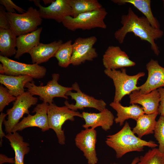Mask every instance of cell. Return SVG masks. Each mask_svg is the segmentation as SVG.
I'll use <instances>...</instances> for the list:
<instances>
[{"label":"cell","mask_w":164,"mask_h":164,"mask_svg":"<svg viewBox=\"0 0 164 164\" xmlns=\"http://www.w3.org/2000/svg\"><path fill=\"white\" fill-rule=\"evenodd\" d=\"M114 3L119 5L130 4L140 11L149 20L154 28L160 29V24L154 16L151 9L150 0H112Z\"/></svg>","instance_id":"obj_26"},{"label":"cell","mask_w":164,"mask_h":164,"mask_svg":"<svg viewBox=\"0 0 164 164\" xmlns=\"http://www.w3.org/2000/svg\"><path fill=\"white\" fill-rule=\"evenodd\" d=\"M59 74L54 73L52 74V79L45 86H37L33 81L27 83L25 87L33 96H39L43 102L49 104L53 103V99L55 97L68 99L66 94L68 91L73 90V88L64 87L59 84Z\"/></svg>","instance_id":"obj_6"},{"label":"cell","mask_w":164,"mask_h":164,"mask_svg":"<svg viewBox=\"0 0 164 164\" xmlns=\"http://www.w3.org/2000/svg\"><path fill=\"white\" fill-rule=\"evenodd\" d=\"M103 63L105 69H122L134 66L135 62L118 46H108L103 55Z\"/></svg>","instance_id":"obj_15"},{"label":"cell","mask_w":164,"mask_h":164,"mask_svg":"<svg viewBox=\"0 0 164 164\" xmlns=\"http://www.w3.org/2000/svg\"><path fill=\"white\" fill-rule=\"evenodd\" d=\"M38 101V98L28 91L16 97L13 106L7 110V120L3 123L7 133H12L14 127L24 115L29 114V109L36 104Z\"/></svg>","instance_id":"obj_8"},{"label":"cell","mask_w":164,"mask_h":164,"mask_svg":"<svg viewBox=\"0 0 164 164\" xmlns=\"http://www.w3.org/2000/svg\"><path fill=\"white\" fill-rule=\"evenodd\" d=\"M49 104L43 102L37 105L32 112H35L33 115L29 114L24 117L14 127L12 133L22 131L28 127H37L44 132L48 130L47 111Z\"/></svg>","instance_id":"obj_13"},{"label":"cell","mask_w":164,"mask_h":164,"mask_svg":"<svg viewBox=\"0 0 164 164\" xmlns=\"http://www.w3.org/2000/svg\"><path fill=\"white\" fill-rule=\"evenodd\" d=\"M5 163H9L12 164H15V159L9 158L6 156L2 154H0V164H2Z\"/></svg>","instance_id":"obj_36"},{"label":"cell","mask_w":164,"mask_h":164,"mask_svg":"<svg viewBox=\"0 0 164 164\" xmlns=\"http://www.w3.org/2000/svg\"><path fill=\"white\" fill-rule=\"evenodd\" d=\"M104 73L111 79L115 88V93L113 102H120L125 95H129L132 91L139 90V86H137L138 79L145 75L142 72L135 75H128L125 68L121 70L105 69Z\"/></svg>","instance_id":"obj_3"},{"label":"cell","mask_w":164,"mask_h":164,"mask_svg":"<svg viewBox=\"0 0 164 164\" xmlns=\"http://www.w3.org/2000/svg\"><path fill=\"white\" fill-rule=\"evenodd\" d=\"M139 157H135L132 160V162L130 164H136L139 161ZM111 164H119L118 163H111Z\"/></svg>","instance_id":"obj_37"},{"label":"cell","mask_w":164,"mask_h":164,"mask_svg":"<svg viewBox=\"0 0 164 164\" xmlns=\"http://www.w3.org/2000/svg\"><path fill=\"white\" fill-rule=\"evenodd\" d=\"M5 137L9 141L14 151V164H24V156L30 151L29 144L24 142L22 136L17 132L7 134Z\"/></svg>","instance_id":"obj_23"},{"label":"cell","mask_w":164,"mask_h":164,"mask_svg":"<svg viewBox=\"0 0 164 164\" xmlns=\"http://www.w3.org/2000/svg\"><path fill=\"white\" fill-rule=\"evenodd\" d=\"M17 38L10 29H0V55L7 57L15 55Z\"/></svg>","instance_id":"obj_25"},{"label":"cell","mask_w":164,"mask_h":164,"mask_svg":"<svg viewBox=\"0 0 164 164\" xmlns=\"http://www.w3.org/2000/svg\"><path fill=\"white\" fill-rule=\"evenodd\" d=\"M33 1L39 7L38 11L42 19H53L59 23H62L66 16L72 17V11L69 0H54L47 7L42 6L39 0H33Z\"/></svg>","instance_id":"obj_14"},{"label":"cell","mask_w":164,"mask_h":164,"mask_svg":"<svg viewBox=\"0 0 164 164\" xmlns=\"http://www.w3.org/2000/svg\"><path fill=\"white\" fill-rule=\"evenodd\" d=\"M72 41L69 40L63 43L56 52L54 57L58 61V65L66 68L71 64L73 53Z\"/></svg>","instance_id":"obj_28"},{"label":"cell","mask_w":164,"mask_h":164,"mask_svg":"<svg viewBox=\"0 0 164 164\" xmlns=\"http://www.w3.org/2000/svg\"></svg>","instance_id":"obj_41"},{"label":"cell","mask_w":164,"mask_h":164,"mask_svg":"<svg viewBox=\"0 0 164 164\" xmlns=\"http://www.w3.org/2000/svg\"><path fill=\"white\" fill-rule=\"evenodd\" d=\"M0 74H5V69L2 64H0Z\"/></svg>","instance_id":"obj_38"},{"label":"cell","mask_w":164,"mask_h":164,"mask_svg":"<svg viewBox=\"0 0 164 164\" xmlns=\"http://www.w3.org/2000/svg\"><path fill=\"white\" fill-rule=\"evenodd\" d=\"M42 27L30 33L18 36L17 38L16 53L15 58L19 59L23 54L28 53L39 42Z\"/></svg>","instance_id":"obj_22"},{"label":"cell","mask_w":164,"mask_h":164,"mask_svg":"<svg viewBox=\"0 0 164 164\" xmlns=\"http://www.w3.org/2000/svg\"><path fill=\"white\" fill-rule=\"evenodd\" d=\"M121 22L122 26L114 33L115 39L119 43H123L128 33L132 32L142 40L149 42L155 54L159 55V50L155 41L164 35L162 30L153 27L145 16L139 17L131 7L127 14L121 16Z\"/></svg>","instance_id":"obj_1"},{"label":"cell","mask_w":164,"mask_h":164,"mask_svg":"<svg viewBox=\"0 0 164 164\" xmlns=\"http://www.w3.org/2000/svg\"><path fill=\"white\" fill-rule=\"evenodd\" d=\"M82 114L85 121L82 127L85 129L90 127L95 129L101 127L104 130L107 131L110 129L115 118L112 113L106 108L98 113L83 111Z\"/></svg>","instance_id":"obj_18"},{"label":"cell","mask_w":164,"mask_h":164,"mask_svg":"<svg viewBox=\"0 0 164 164\" xmlns=\"http://www.w3.org/2000/svg\"><path fill=\"white\" fill-rule=\"evenodd\" d=\"M16 97L11 95L8 89L1 84L0 86V111L2 112L5 108L9 104L15 101Z\"/></svg>","instance_id":"obj_31"},{"label":"cell","mask_w":164,"mask_h":164,"mask_svg":"<svg viewBox=\"0 0 164 164\" xmlns=\"http://www.w3.org/2000/svg\"><path fill=\"white\" fill-rule=\"evenodd\" d=\"M154 137L159 144V150L164 153V115H160L157 121L154 131Z\"/></svg>","instance_id":"obj_30"},{"label":"cell","mask_w":164,"mask_h":164,"mask_svg":"<svg viewBox=\"0 0 164 164\" xmlns=\"http://www.w3.org/2000/svg\"><path fill=\"white\" fill-rule=\"evenodd\" d=\"M71 87L73 90L76 92H73L70 91L67 93L66 95L70 96L72 99L75 101L76 103L75 104H70L66 101L64 104L69 108L77 111L78 109H83L86 108H93L100 112L106 108L107 104L102 99H97L83 92L77 83L73 84Z\"/></svg>","instance_id":"obj_12"},{"label":"cell","mask_w":164,"mask_h":164,"mask_svg":"<svg viewBox=\"0 0 164 164\" xmlns=\"http://www.w3.org/2000/svg\"><path fill=\"white\" fill-rule=\"evenodd\" d=\"M157 90L160 96V102L158 109L159 114L164 115V88L160 87Z\"/></svg>","instance_id":"obj_34"},{"label":"cell","mask_w":164,"mask_h":164,"mask_svg":"<svg viewBox=\"0 0 164 164\" xmlns=\"http://www.w3.org/2000/svg\"><path fill=\"white\" fill-rule=\"evenodd\" d=\"M108 12L102 7L98 10L80 14L75 17L66 16L62 23L69 30L75 31L77 29L90 30L99 28L105 29L107 25L104 22Z\"/></svg>","instance_id":"obj_4"},{"label":"cell","mask_w":164,"mask_h":164,"mask_svg":"<svg viewBox=\"0 0 164 164\" xmlns=\"http://www.w3.org/2000/svg\"><path fill=\"white\" fill-rule=\"evenodd\" d=\"M6 15L10 29L18 36L36 30L42 21L38 10L32 6L22 14L7 12Z\"/></svg>","instance_id":"obj_5"},{"label":"cell","mask_w":164,"mask_h":164,"mask_svg":"<svg viewBox=\"0 0 164 164\" xmlns=\"http://www.w3.org/2000/svg\"><path fill=\"white\" fill-rule=\"evenodd\" d=\"M47 116L49 128L55 132L58 142L61 145L65 143L66 137L62 128L65 122L74 121L75 117L82 118V113L79 112L71 110L66 105L59 107L53 103L49 105Z\"/></svg>","instance_id":"obj_7"},{"label":"cell","mask_w":164,"mask_h":164,"mask_svg":"<svg viewBox=\"0 0 164 164\" xmlns=\"http://www.w3.org/2000/svg\"><path fill=\"white\" fill-rule=\"evenodd\" d=\"M54 1V0H43L45 5H46L50 3L51 4Z\"/></svg>","instance_id":"obj_39"},{"label":"cell","mask_w":164,"mask_h":164,"mask_svg":"<svg viewBox=\"0 0 164 164\" xmlns=\"http://www.w3.org/2000/svg\"><path fill=\"white\" fill-rule=\"evenodd\" d=\"M163 4H164V0H163Z\"/></svg>","instance_id":"obj_40"},{"label":"cell","mask_w":164,"mask_h":164,"mask_svg":"<svg viewBox=\"0 0 164 164\" xmlns=\"http://www.w3.org/2000/svg\"><path fill=\"white\" fill-rule=\"evenodd\" d=\"M32 77L26 75L13 76L5 74L0 75V83L6 87L9 93L16 97L25 92L26 84L33 81Z\"/></svg>","instance_id":"obj_20"},{"label":"cell","mask_w":164,"mask_h":164,"mask_svg":"<svg viewBox=\"0 0 164 164\" xmlns=\"http://www.w3.org/2000/svg\"><path fill=\"white\" fill-rule=\"evenodd\" d=\"M136 164H164V153L156 148L149 149L139 157V161Z\"/></svg>","instance_id":"obj_29"},{"label":"cell","mask_w":164,"mask_h":164,"mask_svg":"<svg viewBox=\"0 0 164 164\" xmlns=\"http://www.w3.org/2000/svg\"><path fill=\"white\" fill-rule=\"evenodd\" d=\"M0 4L4 7L8 12L16 13L15 9L16 10L19 14H22L26 12L22 8L16 5L11 0H0Z\"/></svg>","instance_id":"obj_32"},{"label":"cell","mask_w":164,"mask_h":164,"mask_svg":"<svg viewBox=\"0 0 164 164\" xmlns=\"http://www.w3.org/2000/svg\"><path fill=\"white\" fill-rule=\"evenodd\" d=\"M6 10L4 6H0V29H10V25L6 15Z\"/></svg>","instance_id":"obj_33"},{"label":"cell","mask_w":164,"mask_h":164,"mask_svg":"<svg viewBox=\"0 0 164 164\" xmlns=\"http://www.w3.org/2000/svg\"><path fill=\"white\" fill-rule=\"evenodd\" d=\"M72 9V17L82 13L98 10L102 7L97 0H69Z\"/></svg>","instance_id":"obj_27"},{"label":"cell","mask_w":164,"mask_h":164,"mask_svg":"<svg viewBox=\"0 0 164 164\" xmlns=\"http://www.w3.org/2000/svg\"><path fill=\"white\" fill-rule=\"evenodd\" d=\"M158 114L157 111L141 115L136 121L135 126L132 128L133 133L141 138L145 135L153 133L157 122L156 118Z\"/></svg>","instance_id":"obj_24"},{"label":"cell","mask_w":164,"mask_h":164,"mask_svg":"<svg viewBox=\"0 0 164 164\" xmlns=\"http://www.w3.org/2000/svg\"><path fill=\"white\" fill-rule=\"evenodd\" d=\"M97 40V37L92 36L86 38L79 37L72 44L73 53L71 64L80 65L86 61H92L98 56L94 45Z\"/></svg>","instance_id":"obj_10"},{"label":"cell","mask_w":164,"mask_h":164,"mask_svg":"<svg viewBox=\"0 0 164 164\" xmlns=\"http://www.w3.org/2000/svg\"><path fill=\"white\" fill-rule=\"evenodd\" d=\"M63 43L62 40L55 41L48 44L40 43L29 53L33 63L39 64L48 61L50 58L54 57Z\"/></svg>","instance_id":"obj_19"},{"label":"cell","mask_w":164,"mask_h":164,"mask_svg":"<svg viewBox=\"0 0 164 164\" xmlns=\"http://www.w3.org/2000/svg\"><path fill=\"white\" fill-rule=\"evenodd\" d=\"M146 66L148 72L147 78L144 84L139 86L140 92L144 94L164 87V67L153 59H151Z\"/></svg>","instance_id":"obj_16"},{"label":"cell","mask_w":164,"mask_h":164,"mask_svg":"<svg viewBox=\"0 0 164 164\" xmlns=\"http://www.w3.org/2000/svg\"><path fill=\"white\" fill-rule=\"evenodd\" d=\"M0 61L4 66L5 74L18 76L26 75L33 79H40L46 75V69L36 63L28 64L17 61L0 55Z\"/></svg>","instance_id":"obj_9"},{"label":"cell","mask_w":164,"mask_h":164,"mask_svg":"<svg viewBox=\"0 0 164 164\" xmlns=\"http://www.w3.org/2000/svg\"><path fill=\"white\" fill-rule=\"evenodd\" d=\"M76 146L83 153L88 164H96L98 161L96 150L97 133L94 129L82 130L75 138Z\"/></svg>","instance_id":"obj_11"},{"label":"cell","mask_w":164,"mask_h":164,"mask_svg":"<svg viewBox=\"0 0 164 164\" xmlns=\"http://www.w3.org/2000/svg\"><path fill=\"white\" fill-rule=\"evenodd\" d=\"M7 115L6 114L2 112H1L0 115V145L1 147L2 145V139L3 137H5L6 135L3 131L2 126V124L5 120V118Z\"/></svg>","instance_id":"obj_35"},{"label":"cell","mask_w":164,"mask_h":164,"mask_svg":"<svg viewBox=\"0 0 164 164\" xmlns=\"http://www.w3.org/2000/svg\"><path fill=\"white\" fill-rule=\"evenodd\" d=\"M110 106L117 112V117L114 121L122 126L125 121L131 119L136 121L142 115L145 114L142 107L136 104H132L129 106H124L120 102H112Z\"/></svg>","instance_id":"obj_21"},{"label":"cell","mask_w":164,"mask_h":164,"mask_svg":"<svg viewBox=\"0 0 164 164\" xmlns=\"http://www.w3.org/2000/svg\"><path fill=\"white\" fill-rule=\"evenodd\" d=\"M129 95L130 104L141 105L145 114H151L158 111L160 99L157 89L146 94L141 93L139 90H135Z\"/></svg>","instance_id":"obj_17"},{"label":"cell","mask_w":164,"mask_h":164,"mask_svg":"<svg viewBox=\"0 0 164 164\" xmlns=\"http://www.w3.org/2000/svg\"><path fill=\"white\" fill-rule=\"evenodd\" d=\"M105 142L114 150L118 159L130 152H142L145 146L153 148L158 146L153 141L143 140L136 136L127 121L117 132L107 136Z\"/></svg>","instance_id":"obj_2"}]
</instances>
